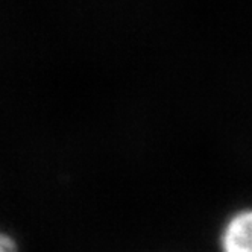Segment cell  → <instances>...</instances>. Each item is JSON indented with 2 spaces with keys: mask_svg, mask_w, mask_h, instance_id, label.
<instances>
[{
  "mask_svg": "<svg viewBox=\"0 0 252 252\" xmlns=\"http://www.w3.org/2000/svg\"><path fill=\"white\" fill-rule=\"evenodd\" d=\"M223 252H252V210L232 216L222 234Z\"/></svg>",
  "mask_w": 252,
  "mask_h": 252,
  "instance_id": "obj_1",
  "label": "cell"
},
{
  "mask_svg": "<svg viewBox=\"0 0 252 252\" xmlns=\"http://www.w3.org/2000/svg\"><path fill=\"white\" fill-rule=\"evenodd\" d=\"M0 252H15V243L3 234H0Z\"/></svg>",
  "mask_w": 252,
  "mask_h": 252,
  "instance_id": "obj_2",
  "label": "cell"
}]
</instances>
